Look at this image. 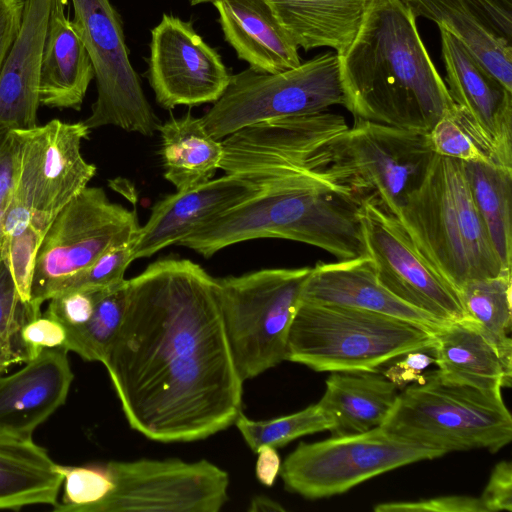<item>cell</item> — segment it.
I'll list each match as a JSON object with an SVG mask.
<instances>
[{"label":"cell","mask_w":512,"mask_h":512,"mask_svg":"<svg viewBox=\"0 0 512 512\" xmlns=\"http://www.w3.org/2000/svg\"><path fill=\"white\" fill-rule=\"evenodd\" d=\"M512 276L506 270L497 276L466 281L458 290L464 318L491 339L504 362L512 369Z\"/></svg>","instance_id":"1f68e13d"},{"label":"cell","mask_w":512,"mask_h":512,"mask_svg":"<svg viewBox=\"0 0 512 512\" xmlns=\"http://www.w3.org/2000/svg\"><path fill=\"white\" fill-rule=\"evenodd\" d=\"M19 160V143L13 132L0 126V226L14 189Z\"/></svg>","instance_id":"7bdbcfd3"},{"label":"cell","mask_w":512,"mask_h":512,"mask_svg":"<svg viewBox=\"0 0 512 512\" xmlns=\"http://www.w3.org/2000/svg\"><path fill=\"white\" fill-rule=\"evenodd\" d=\"M298 48L337 54L355 38L372 0H266Z\"/></svg>","instance_id":"83f0119b"},{"label":"cell","mask_w":512,"mask_h":512,"mask_svg":"<svg viewBox=\"0 0 512 512\" xmlns=\"http://www.w3.org/2000/svg\"><path fill=\"white\" fill-rule=\"evenodd\" d=\"M21 337L32 360L43 349L62 348L65 350L67 330L60 322L44 315L28 321L21 330Z\"/></svg>","instance_id":"b9f144b4"},{"label":"cell","mask_w":512,"mask_h":512,"mask_svg":"<svg viewBox=\"0 0 512 512\" xmlns=\"http://www.w3.org/2000/svg\"><path fill=\"white\" fill-rule=\"evenodd\" d=\"M132 429L157 442L205 439L235 423L243 381L215 278L161 259L127 280L120 328L103 362Z\"/></svg>","instance_id":"6da1fadb"},{"label":"cell","mask_w":512,"mask_h":512,"mask_svg":"<svg viewBox=\"0 0 512 512\" xmlns=\"http://www.w3.org/2000/svg\"><path fill=\"white\" fill-rule=\"evenodd\" d=\"M234 424L256 453L264 445L277 449L299 437L329 431L332 421L317 402L298 412L269 420H251L240 412Z\"/></svg>","instance_id":"e575fe53"},{"label":"cell","mask_w":512,"mask_h":512,"mask_svg":"<svg viewBox=\"0 0 512 512\" xmlns=\"http://www.w3.org/2000/svg\"><path fill=\"white\" fill-rule=\"evenodd\" d=\"M63 475L33 440L0 434V509L58 503Z\"/></svg>","instance_id":"f1b7e54d"},{"label":"cell","mask_w":512,"mask_h":512,"mask_svg":"<svg viewBox=\"0 0 512 512\" xmlns=\"http://www.w3.org/2000/svg\"><path fill=\"white\" fill-rule=\"evenodd\" d=\"M454 34L512 91V6L499 0H401Z\"/></svg>","instance_id":"d6986e66"},{"label":"cell","mask_w":512,"mask_h":512,"mask_svg":"<svg viewBox=\"0 0 512 512\" xmlns=\"http://www.w3.org/2000/svg\"><path fill=\"white\" fill-rule=\"evenodd\" d=\"M94 69L72 19L67 0H52L42 52L40 105L80 110Z\"/></svg>","instance_id":"d4e9b609"},{"label":"cell","mask_w":512,"mask_h":512,"mask_svg":"<svg viewBox=\"0 0 512 512\" xmlns=\"http://www.w3.org/2000/svg\"><path fill=\"white\" fill-rule=\"evenodd\" d=\"M435 330L350 307L300 301L286 360L318 372L377 371L415 350H430Z\"/></svg>","instance_id":"8992f818"},{"label":"cell","mask_w":512,"mask_h":512,"mask_svg":"<svg viewBox=\"0 0 512 512\" xmlns=\"http://www.w3.org/2000/svg\"><path fill=\"white\" fill-rule=\"evenodd\" d=\"M448 92L512 161V91L454 34L439 27Z\"/></svg>","instance_id":"44dd1931"},{"label":"cell","mask_w":512,"mask_h":512,"mask_svg":"<svg viewBox=\"0 0 512 512\" xmlns=\"http://www.w3.org/2000/svg\"><path fill=\"white\" fill-rule=\"evenodd\" d=\"M44 234L30 223L14 230L0 242V256L9 266L19 296L30 302V290L38 249Z\"/></svg>","instance_id":"74e56055"},{"label":"cell","mask_w":512,"mask_h":512,"mask_svg":"<svg viewBox=\"0 0 512 512\" xmlns=\"http://www.w3.org/2000/svg\"><path fill=\"white\" fill-rule=\"evenodd\" d=\"M230 78L220 54L191 23L163 14L151 31L148 61L149 83L162 108L215 103Z\"/></svg>","instance_id":"e0dca14e"},{"label":"cell","mask_w":512,"mask_h":512,"mask_svg":"<svg viewBox=\"0 0 512 512\" xmlns=\"http://www.w3.org/2000/svg\"><path fill=\"white\" fill-rule=\"evenodd\" d=\"M225 40L249 68L278 73L300 63L298 46L266 0H214Z\"/></svg>","instance_id":"cb8c5ba5"},{"label":"cell","mask_w":512,"mask_h":512,"mask_svg":"<svg viewBox=\"0 0 512 512\" xmlns=\"http://www.w3.org/2000/svg\"><path fill=\"white\" fill-rule=\"evenodd\" d=\"M191 5H199L204 3H212L214 0H188Z\"/></svg>","instance_id":"681fc988"},{"label":"cell","mask_w":512,"mask_h":512,"mask_svg":"<svg viewBox=\"0 0 512 512\" xmlns=\"http://www.w3.org/2000/svg\"><path fill=\"white\" fill-rule=\"evenodd\" d=\"M499 1L505 3L508 6H512V0H499Z\"/></svg>","instance_id":"f907efd6"},{"label":"cell","mask_w":512,"mask_h":512,"mask_svg":"<svg viewBox=\"0 0 512 512\" xmlns=\"http://www.w3.org/2000/svg\"><path fill=\"white\" fill-rule=\"evenodd\" d=\"M90 131L83 121L59 119L13 130L19 143L18 171L0 241L29 223L45 235L60 211L87 187L97 171L81 153Z\"/></svg>","instance_id":"9c48e42d"},{"label":"cell","mask_w":512,"mask_h":512,"mask_svg":"<svg viewBox=\"0 0 512 512\" xmlns=\"http://www.w3.org/2000/svg\"><path fill=\"white\" fill-rule=\"evenodd\" d=\"M258 238L302 242L338 260L368 255L359 203L311 188L261 190L200 225L178 245L208 258L225 247Z\"/></svg>","instance_id":"3957f363"},{"label":"cell","mask_w":512,"mask_h":512,"mask_svg":"<svg viewBox=\"0 0 512 512\" xmlns=\"http://www.w3.org/2000/svg\"><path fill=\"white\" fill-rule=\"evenodd\" d=\"M261 189L247 178L226 174L192 189L177 191L151 209L132 246L133 260L150 257L178 244L200 225L257 195Z\"/></svg>","instance_id":"ac0fdd59"},{"label":"cell","mask_w":512,"mask_h":512,"mask_svg":"<svg viewBox=\"0 0 512 512\" xmlns=\"http://www.w3.org/2000/svg\"><path fill=\"white\" fill-rule=\"evenodd\" d=\"M310 271L271 268L215 278L226 337L243 382L286 360L290 327Z\"/></svg>","instance_id":"ba28073f"},{"label":"cell","mask_w":512,"mask_h":512,"mask_svg":"<svg viewBox=\"0 0 512 512\" xmlns=\"http://www.w3.org/2000/svg\"><path fill=\"white\" fill-rule=\"evenodd\" d=\"M109 287L82 288L56 294L49 299L45 315L65 328L83 325L90 319L98 300Z\"/></svg>","instance_id":"ab89813d"},{"label":"cell","mask_w":512,"mask_h":512,"mask_svg":"<svg viewBox=\"0 0 512 512\" xmlns=\"http://www.w3.org/2000/svg\"><path fill=\"white\" fill-rule=\"evenodd\" d=\"M319 404L332 421L331 436L363 433L383 425L399 388L377 371L331 372Z\"/></svg>","instance_id":"4316f807"},{"label":"cell","mask_w":512,"mask_h":512,"mask_svg":"<svg viewBox=\"0 0 512 512\" xmlns=\"http://www.w3.org/2000/svg\"><path fill=\"white\" fill-rule=\"evenodd\" d=\"M443 455L379 427L300 442L281 464L279 474L287 491L315 500L343 494L380 474Z\"/></svg>","instance_id":"7c38bea8"},{"label":"cell","mask_w":512,"mask_h":512,"mask_svg":"<svg viewBox=\"0 0 512 512\" xmlns=\"http://www.w3.org/2000/svg\"><path fill=\"white\" fill-rule=\"evenodd\" d=\"M108 496L92 512H218L228 501V473L202 459L106 463Z\"/></svg>","instance_id":"9a60e30c"},{"label":"cell","mask_w":512,"mask_h":512,"mask_svg":"<svg viewBox=\"0 0 512 512\" xmlns=\"http://www.w3.org/2000/svg\"><path fill=\"white\" fill-rule=\"evenodd\" d=\"M135 210L111 202L100 187H85L56 216L38 249L30 290L37 309L54 288L112 247L136 240Z\"/></svg>","instance_id":"4fadbf2b"},{"label":"cell","mask_w":512,"mask_h":512,"mask_svg":"<svg viewBox=\"0 0 512 512\" xmlns=\"http://www.w3.org/2000/svg\"><path fill=\"white\" fill-rule=\"evenodd\" d=\"M134 242L112 247L88 267L61 281L53 290L56 294L91 287H109L123 281L129 264L134 261ZM50 297V298H51Z\"/></svg>","instance_id":"f35d334b"},{"label":"cell","mask_w":512,"mask_h":512,"mask_svg":"<svg viewBox=\"0 0 512 512\" xmlns=\"http://www.w3.org/2000/svg\"><path fill=\"white\" fill-rule=\"evenodd\" d=\"M302 301L383 314L437 330L443 324L396 298L377 279L368 255L311 267Z\"/></svg>","instance_id":"603a6c76"},{"label":"cell","mask_w":512,"mask_h":512,"mask_svg":"<svg viewBox=\"0 0 512 512\" xmlns=\"http://www.w3.org/2000/svg\"><path fill=\"white\" fill-rule=\"evenodd\" d=\"M430 350H415L399 357V361L384 372V376L398 388L418 380L420 372L435 362L433 356L425 353Z\"/></svg>","instance_id":"bcb514c9"},{"label":"cell","mask_w":512,"mask_h":512,"mask_svg":"<svg viewBox=\"0 0 512 512\" xmlns=\"http://www.w3.org/2000/svg\"><path fill=\"white\" fill-rule=\"evenodd\" d=\"M475 207L504 268H512V168L463 162Z\"/></svg>","instance_id":"4dcf8cb0"},{"label":"cell","mask_w":512,"mask_h":512,"mask_svg":"<svg viewBox=\"0 0 512 512\" xmlns=\"http://www.w3.org/2000/svg\"><path fill=\"white\" fill-rule=\"evenodd\" d=\"M346 109L354 119L428 133L454 103L401 0H372L338 54Z\"/></svg>","instance_id":"7a4b0ae2"},{"label":"cell","mask_w":512,"mask_h":512,"mask_svg":"<svg viewBox=\"0 0 512 512\" xmlns=\"http://www.w3.org/2000/svg\"><path fill=\"white\" fill-rule=\"evenodd\" d=\"M127 300V280L109 287L98 300L90 319L83 325L66 328L65 350L86 361L103 364L120 328Z\"/></svg>","instance_id":"836d02e7"},{"label":"cell","mask_w":512,"mask_h":512,"mask_svg":"<svg viewBox=\"0 0 512 512\" xmlns=\"http://www.w3.org/2000/svg\"><path fill=\"white\" fill-rule=\"evenodd\" d=\"M41 316V309L24 302L17 291L8 263L0 256V376L31 355L21 337L23 326Z\"/></svg>","instance_id":"d590c367"},{"label":"cell","mask_w":512,"mask_h":512,"mask_svg":"<svg viewBox=\"0 0 512 512\" xmlns=\"http://www.w3.org/2000/svg\"><path fill=\"white\" fill-rule=\"evenodd\" d=\"M375 512H487L479 497L451 495L419 501L385 502L374 507Z\"/></svg>","instance_id":"60d3db41"},{"label":"cell","mask_w":512,"mask_h":512,"mask_svg":"<svg viewBox=\"0 0 512 512\" xmlns=\"http://www.w3.org/2000/svg\"><path fill=\"white\" fill-rule=\"evenodd\" d=\"M164 177L177 191L192 189L211 180L220 169L222 140L212 137L201 118L187 113L171 117L158 127Z\"/></svg>","instance_id":"f546056e"},{"label":"cell","mask_w":512,"mask_h":512,"mask_svg":"<svg viewBox=\"0 0 512 512\" xmlns=\"http://www.w3.org/2000/svg\"><path fill=\"white\" fill-rule=\"evenodd\" d=\"M73 377L62 348L43 349L18 372L0 376V434L32 440L34 430L65 403Z\"/></svg>","instance_id":"ffe728a7"},{"label":"cell","mask_w":512,"mask_h":512,"mask_svg":"<svg viewBox=\"0 0 512 512\" xmlns=\"http://www.w3.org/2000/svg\"><path fill=\"white\" fill-rule=\"evenodd\" d=\"M435 154L460 160L512 168L474 119L453 103L427 133Z\"/></svg>","instance_id":"d6a6232c"},{"label":"cell","mask_w":512,"mask_h":512,"mask_svg":"<svg viewBox=\"0 0 512 512\" xmlns=\"http://www.w3.org/2000/svg\"><path fill=\"white\" fill-rule=\"evenodd\" d=\"M64 494L56 512H92L112 489V480L105 465L62 466Z\"/></svg>","instance_id":"8d00e7d4"},{"label":"cell","mask_w":512,"mask_h":512,"mask_svg":"<svg viewBox=\"0 0 512 512\" xmlns=\"http://www.w3.org/2000/svg\"><path fill=\"white\" fill-rule=\"evenodd\" d=\"M434 156L427 133L354 119L334 143L331 170L359 203L373 197L397 217Z\"/></svg>","instance_id":"8fae6325"},{"label":"cell","mask_w":512,"mask_h":512,"mask_svg":"<svg viewBox=\"0 0 512 512\" xmlns=\"http://www.w3.org/2000/svg\"><path fill=\"white\" fill-rule=\"evenodd\" d=\"M248 510L250 512H283L285 508L275 500L261 495L252 498Z\"/></svg>","instance_id":"c3c4849f"},{"label":"cell","mask_w":512,"mask_h":512,"mask_svg":"<svg viewBox=\"0 0 512 512\" xmlns=\"http://www.w3.org/2000/svg\"><path fill=\"white\" fill-rule=\"evenodd\" d=\"M479 498L487 512L512 511V465L509 461L495 465Z\"/></svg>","instance_id":"ee69618b"},{"label":"cell","mask_w":512,"mask_h":512,"mask_svg":"<svg viewBox=\"0 0 512 512\" xmlns=\"http://www.w3.org/2000/svg\"><path fill=\"white\" fill-rule=\"evenodd\" d=\"M52 0H25L19 34L0 70V126H37L42 52Z\"/></svg>","instance_id":"7402d4cb"},{"label":"cell","mask_w":512,"mask_h":512,"mask_svg":"<svg viewBox=\"0 0 512 512\" xmlns=\"http://www.w3.org/2000/svg\"><path fill=\"white\" fill-rule=\"evenodd\" d=\"M346 105L340 61L325 52L297 67L263 73L247 68L231 75L223 95L201 117L207 132L221 140L263 121L314 114Z\"/></svg>","instance_id":"30bf717a"},{"label":"cell","mask_w":512,"mask_h":512,"mask_svg":"<svg viewBox=\"0 0 512 512\" xmlns=\"http://www.w3.org/2000/svg\"><path fill=\"white\" fill-rule=\"evenodd\" d=\"M406 440L441 451L487 449L512 440V416L501 391H487L422 375L399 392L381 426Z\"/></svg>","instance_id":"52a82bcc"},{"label":"cell","mask_w":512,"mask_h":512,"mask_svg":"<svg viewBox=\"0 0 512 512\" xmlns=\"http://www.w3.org/2000/svg\"><path fill=\"white\" fill-rule=\"evenodd\" d=\"M24 4L25 0H0V70L19 34Z\"/></svg>","instance_id":"f6af8a7d"},{"label":"cell","mask_w":512,"mask_h":512,"mask_svg":"<svg viewBox=\"0 0 512 512\" xmlns=\"http://www.w3.org/2000/svg\"><path fill=\"white\" fill-rule=\"evenodd\" d=\"M72 23L91 59L97 98L83 121L152 136L161 124L129 59L121 17L110 0H71Z\"/></svg>","instance_id":"5bb4252c"},{"label":"cell","mask_w":512,"mask_h":512,"mask_svg":"<svg viewBox=\"0 0 512 512\" xmlns=\"http://www.w3.org/2000/svg\"><path fill=\"white\" fill-rule=\"evenodd\" d=\"M359 217L378 281L396 298L442 323L464 318L457 290L420 256L397 217L373 197Z\"/></svg>","instance_id":"2e32d148"},{"label":"cell","mask_w":512,"mask_h":512,"mask_svg":"<svg viewBox=\"0 0 512 512\" xmlns=\"http://www.w3.org/2000/svg\"><path fill=\"white\" fill-rule=\"evenodd\" d=\"M433 335L431 353L440 379L487 391L511 386L512 369L504 364L494 342L470 320L445 323Z\"/></svg>","instance_id":"484cf974"},{"label":"cell","mask_w":512,"mask_h":512,"mask_svg":"<svg viewBox=\"0 0 512 512\" xmlns=\"http://www.w3.org/2000/svg\"><path fill=\"white\" fill-rule=\"evenodd\" d=\"M420 256L458 292L502 265L475 207L463 162L435 154L397 215Z\"/></svg>","instance_id":"277c9868"},{"label":"cell","mask_w":512,"mask_h":512,"mask_svg":"<svg viewBox=\"0 0 512 512\" xmlns=\"http://www.w3.org/2000/svg\"><path fill=\"white\" fill-rule=\"evenodd\" d=\"M256 453L258 454L255 468L256 477L260 483L271 487L281 468L279 454L275 447L268 445L261 446Z\"/></svg>","instance_id":"7dc6e473"},{"label":"cell","mask_w":512,"mask_h":512,"mask_svg":"<svg viewBox=\"0 0 512 512\" xmlns=\"http://www.w3.org/2000/svg\"><path fill=\"white\" fill-rule=\"evenodd\" d=\"M348 127L328 110L256 123L222 140L220 169L261 190L321 189L356 200L331 170L334 143Z\"/></svg>","instance_id":"5b68a950"}]
</instances>
